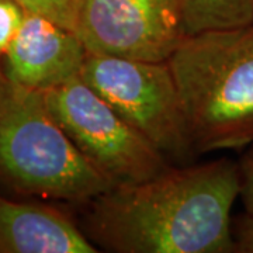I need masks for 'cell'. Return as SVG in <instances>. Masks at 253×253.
<instances>
[{
	"label": "cell",
	"mask_w": 253,
	"mask_h": 253,
	"mask_svg": "<svg viewBox=\"0 0 253 253\" xmlns=\"http://www.w3.org/2000/svg\"><path fill=\"white\" fill-rule=\"evenodd\" d=\"M232 232L235 253H253V215L244 212L234 218Z\"/></svg>",
	"instance_id": "obj_13"
},
{
	"label": "cell",
	"mask_w": 253,
	"mask_h": 253,
	"mask_svg": "<svg viewBox=\"0 0 253 253\" xmlns=\"http://www.w3.org/2000/svg\"><path fill=\"white\" fill-rule=\"evenodd\" d=\"M24 16L26 11L14 0H0V58H4Z\"/></svg>",
	"instance_id": "obj_11"
},
{
	"label": "cell",
	"mask_w": 253,
	"mask_h": 253,
	"mask_svg": "<svg viewBox=\"0 0 253 253\" xmlns=\"http://www.w3.org/2000/svg\"><path fill=\"white\" fill-rule=\"evenodd\" d=\"M81 78L168 159L183 163L196 155L168 61L87 54Z\"/></svg>",
	"instance_id": "obj_5"
},
{
	"label": "cell",
	"mask_w": 253,
	"mask_h": 253,
	"mask_svg": "<svg viewBox=\"0 0 253 253\" xmlns=\"http://www.w3.org/2000/svg\"><path fill=\"white\" fill-rule=\"evenodd\" d=\"M241 174V196L245 212L253 215V144L245 148L244 154L238 161Z\"/></svg>",
	"instance_id": "obj_12"
},
{
	"label": "cell",
	"mask_w": 253,
	"mask_h": 253,
	"mask_svg": "<svg viewBox=\"0 0 253 253\" xmlns=\"http://www.w3.org/2000/svg\"><path fill=\"white\" fill-rule=\"evenodd\" d=\"M186 36L253 24V0H181Z\"/></svg>",
	"instance_id": "obj_9"
},
{
	"label": "cell",
	"mask_w": 253,
	"mask_h": 253,
	"mask_svg": "<svg viewBox=\"0 0 253 253\" xmlns=\"http://www.w3.org/2000/svg\"><path fill=\"white\" fill-rule=\"evenodd\" d=\"M99 249L56 208L0 196V253H96Z\"/></svg>",
	"instance_id": "obj_8"
},
{
	"label": "cell",
	"mask_w": 253,
	"mask_h": 253,
	"mask_svg": "<svg viewBox=\"0 0 253 253\" xmlns=\"http://www.w3.org/2000/svg\"><path fill=\"white\" fill-rule=\"evenodd\" d=\"M26 13L48 18L76 33L81 0H14Z\"/></svg>",
	"instance_id": "obj_10"
},
{
	"label": "cell",
	"mask_w": 253,
	"mask_h": 253,
	"mask_svg": "<svg viewBox=\"0 0 253 253\" xmlns=\"http://www.w3.org/2000/svg\"><path fill=\"white\" fill-rule=\"evenodd\" d=\"M56 123L114 186L152 179L172 165L81 76L42 91Z\"/></svg>",
	"instance_id": "obj_4"
},
{
	"label": "cell",
	"mask_w": 253,
	"mask_h": 253,
	"mask_svg": "<svg viewBox=\"0 0 253 253\" xmlns=\"http://www.w3.org/2000/svg\"><path fill=\"white\" fill-rule=\"evenodd\" d=\"M168 63L194 154L253 144V24L186 36Z\"/></svg>",
	"instance_id": "obj_2"
},
{
	"label": "cell",
	"mask_w": 253,
	"mask_h": 253,
	"mask_svg": "<svg viewBox=\"0 0 253 253\" xmlns=\"http://www.w3.org/2000/svg\"><path fill=\"white\" fill-rule=\"evenodd\" d=\"M241 196L238 161L168 168L86 203L82 229L114 253H235L232 207Z\"/></svg>",
	"instance_id": "obj_1"
},
{
	"label": "cell",
	"mask_w": 253,
	"mask_h": 253,
	"mask_svg": "<svg viewBox=\"0 0 253 253\" xmlns=\"http://www.w3.org/2000/svg\"><path fill=\"white\" fill-rule=\"evenodd\" d=\"M76 34L87 54L163 62L186 37L181 0H81Z\"/></svg>",
	"instance_id": "obj_6"
},
{
	"label": "cell",
	"mask_w": 253,
	"mask_h": 253,
	"mask_svg": "<svg viewBox=\"0 0 253 253\" xmlns=\"http://www.w3.org/2000/svg\"><path fill=\"white\" fill-rule=\"evenodd\" d=\"M0 181L21 194L86 204L114 184L89 162L48 109L42 91L0 68Z\"/></svg>",
	"instance_id": "obj_3"
},
{
	"label": "cell",
	"mask_w": 253,
	"mask_h": 253,
	"mask_svg": "<svg viewBox=\"0 0 253 253\" xmlns=\"http://www.w3.org/2000/svg\"><path fill=\"white\" fill-rule=\"evenodd\" d=\"M86 56L87 49L75 31L26 13L3 69L18 84L46 91L81 76Z\"/></svg>",
	"instance_id": "obj_7"
}]
</instances>
